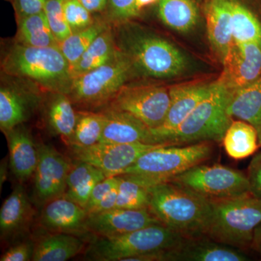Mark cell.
Listing matches in <instances>:
<instances>
[{"label": "cell", "mask_w": 261, "mask_h": 261, "mask_svg": "<svg viewBox=\"0 0 261 261\" xmlns=\"http://www.w3.org/2000/svg\"><path fill=\"white\" fill-rule=\"evenodd\" d=\"M0 68V73L29 81L45 92L68 94L73 80L59 47H29L13 39H1Z\"/></svg>", "instance_id": "obj_2"}, {"label": "cell", "mask_w": 261, "mask_h": 261, "mask_svg": "<svg viewBox=\"0 0 261 261\" xmlns=\"http://www.w3.org/2000/svg\"><path fill=\"white\" fill-rule=\"evenodd\" d=\"M17 32L12 38L14 42L29 47H58L44 10L30 15L17 23Z\"/></svg>", "instance_id": "obj_29"}, {"label": "cell", "mask_w": 261, "mask_h": 261, "mask_svg": "<svg viewBox=\"0 0 261 261\" xmlns=\"http://www.w3.org/2000/svg\"><path fill=\"white\" fill-rule=\"evenodd\" d=\"M110 25L100 15H98L95 22L88 28L73 33L58 44V47L69 63L70 68L76 63L94 39Z\"/></svg>", "instance_id": "obj_33"}, {"label": "cell", "mask_w": 261, "mask_h": 261, "mask_svg": "<svg viewBox=\"0 0 261 261\" xmlns=\"http://www.w3.org/2000/svg\"><path fill=\"white\" fill-rule=\"evenodd\" d=\"M85 239L65 233L48 232L34 242L33 261H65L86 248Z\"/></svg>", "instance_id": "obj_24"}, {"label": "cell", "mask_w": 261, "mask_h": 261, "mask_svg": "<svg viewBox=\"0 0 261 261\" xmlns=\"http://www.w3.org/2000/svg\"><path fill=\"white\" fill-rule=\"evenodd\" d=\"M82 4L94 15H102L106 12L108 0H80Z\"/></svg>", "instance_id": "obj_43"}, {"label": "cell", "mask_w": 261, "mask_h": 261, "mask_svg": "<svg viewBox=\"0 0 261 261\" xmlns=\"http://www.w3.org/2000/svg\"><path fill=\"white\" fill-rule=\"evenodd\" d=\"M250 248L261 255V224L257 226L254 231Z\"/></svg>", "instance_id": "obj_44"}, {"label": "cell", "mask_w": 261, "mask_h": 261, "mask_svg": "<svg viewBox=\"0 0 261 261\" xmlns=\"http://www.w3.org/2000/svg\"><path fill=\"white\" fill-rule=\"evenodd\" d=\"M119 176L118 197L115 208L140 210L149 208L150 195L147 187L126 177Z\"/></svg>", "instance_id": "obj_34"}, {"label": "cell", "mask_w": 261, "mask_h": 261, "mask_svg": "<svg viewBox=\"0 0 261 261\" xmlns=\"http://www.w3.org/2000/svg\"><path fill=\"white\" fill-rule=\"evenodd\" d=\"M8 163L6 161H3L1 164V172H0V185L3 186L4 182L6 181L7 176H8Z\"/></svg>", "instance_id": "obj_46"}, {"label": "cell", "mask_w": 261, "mask_h": 261, "mask_svg": "<svg viewBox=\"0 0 261 261\" xmlns=\"http://www.w3.org/2000/svg\"><path fill=\"white\" fill-rule=\"evenodd\" d=\"M40 111L47 130L53 135L61 137L69 145L76 123L77 111L68 94L47 92Z\"/></svg>", "instance_id": "obj_22"}, {"label": "cell", "mask_w": 261, "mask_h": 261, "mask_svg": "<svg viewBox=\"0 0 261 261\" xmlns=\"http://www.w3.org/2000/svg\"><path fill=\"white\" fill-rule=\"evenodd\" d=\"M170 182L186 187L210 202L228 200L250 193L247 175L219 164L197 165Z\"/></svg>", "instance_id": "obj_9"}, {"label": "cell", "mask_w": 261, "mask_h": 261, "mask_svg": "<svg viewBox=\"0 0 261 261\" xmlns=\"http://www.w3.org/2000/svg\"><path fill=\"white\" fill-rule=\"evenodd\" d=\"M36 211L23 184L15 186L0 210L2 241L13 243L23 238L32 227Z\"/></svg>", "instance_id": "obj_19"}, {"label": "cell", "mask_w": 261, "mask_h": 261, "mask_svg": "<svg viewBox=\"0 0 261 261\" xmlns=\"http://www.w3.org/2000/svg\"><path fill=\"white\" fill-rule=\"evenodd\" d=\"M185 237L163 224L132 232L89 240L85 258L96 261H130L134 257L165 251L177 246Z\"/></svg>", "instance_id": "obj_5"}, {"label": "cell", "mask_w": 261, "mask_h": 261, "mask_svg": "<svg viewBox=\"0 0 261 261\" xmlns=\"http://www.w3.org/2000/svg\"><path fill=\"white\" fill-rule=\"evenodd\" d=\"M247 180L250 193L261 199V151L252 158L247 168Z\"/></svg>", "instance_id": "obj_41"}, {"label": "cell", "mask_w": 261, "mask_h": 261, "mask_svg": "<svg viewBox=\"0 0 261 261\" xmlns=\"http://www.w3.org/2000/svg\"><path fill=\"white\" fill-rule=\"evenodd\" d=\"M224 70L218 80L231 92L248 85L261 75V46L233 42L223 61Z\"/></svg>", "instance_id": "obj_14"}, {"label": "cell", "mask_w": 261, "mask_h": 261, "mask_svg": "<svg viewBox=\"0 0 261 261\" xmlns=\"http://www.w3.org/2000/svg\"><path fill=\"white\" fill-rule=\"evenodd\" d=\"M118 53L111 25L91 44L70 68L72 78L80 76L112 61Z\"/></svg>", "instance_id": "obj_27"}, {"label": "cell", "mask_w": 261, "mask_h": 261, "mask_svg": "<svg viewBox=\"0 0 261 261\" xmlns=\"http://www.w3.org/2000/svg\"><path fill=\"white\" fill-rule=\"evenodd\" d=\"M170 102L169 88L154 82L132 80L106 108L129 113L154 129L164 123Z\"/></svg>", "instance_id": "obj_10"}, {"label": "cell", "mask_w": 261, "mask_h": 261, "mask_svg": "<svg viewBox=\"0 0 261 261\" xmlns=\"http://www.w3.org/2000/svg\"><path fill=\"white\" fill-rule=\"evenodd\" d=\"M222 142L226 154L237 161L247 159L260 147L256 128L242 120L231 122Z\"/></svg>", "instance_id": "obj_28"}, {"label": "cell", "mask_w": 261, "mask_h": 261, "mask_svg": "<svg viewBox=\"0 0 261 261\" xmlns=\"http://www.w3.org/2000/svg\"><path fill=\"white\" fill-rule=\"evenodd\" d=\"M260 147H261V140L260 141Z\"/></svg>", "instance_id": "obj_48"}, {"label": "cell", "mask_w": 261, "mask_h": 261, "mask_svg": "<svg viewBox=\"0 0 261 261\" xmlns=\"http://www.w3.org/2000/svg\"><path fill=\"white\" fill-rule=\"evenodd\" d=\"M119 180V176H113V177H107L99 182L94 187L90 197L86 205L85 209L89 214L93 212L94 208L97 207L98 204L106 197V196L113 190V187L116 186Z\"/></svg>", "instance_id": "obj_38"}, {"label": "cell", "mask_w": 261, "mask_h": 261, "mask_svg": "<svg viewBox=\"0 0 261 261\" xmlns=\"http://www.w3.org/2000/svg\"><path fill=\"white\" fill-rule=\"evenodd\" d=\"M5 1L9 2V3H13V0H5Z\"/></svg>", "instance_id": "obj_47"}, {"label": "cell", "mask_w": 261, "mask_h": 261, "mask_svg": "<svg viewBox=\"0 0 261 261\" xmlns=\"http://www.w3.org/2000/svg\"><path fill=\"white\" fill-rule=\"evenodd\" d=\"M118 182L116 186L113 187V190L98 204L97 207L94 208L93 212L91 213L90 214L112 210V209L116 207L117 197H118Z\"/></svg>", "instance_id": "obj_42"}, {"label": "cell", "mask_w": 261, "mask_h": 261, "mask_svg": "<svg viewBox=\"0 0 261 261\" xmlns=\"http://www.w3.org/2000/svg\"><path fill=\"white\" fill-rule=\"evenodd\" d=\"M137 76L132 63L118 50L112 61L73 78L68 95L79 111H101L123 86Z\"/></svg>", "instance_id": "obj_8"}, {"label": "cell", "mask_w": 261, "mask_h": 261, "mask_svg": "<svg viewBox=\"0 0 261 261\" xmlns=\"http://www.w3.org/2000/svg\"><path fill=\"white\" fill-rule=\"evenodd\" d=\"M47 92L29 81L0 73V129L3 134L40 111Z\"/></svg>", "instance_id": "obj_11"}, {"label": "cell", "mask_w": 261, "mask_h": 261, "mask_svg": "<svg viewBox=\"0 0 261 261\" xmlns=\"http://www.w3.org/2000/svg\"><path fill=\"white\" fill-rule=\"evenodd\" d=\"M100 16L111 25L134 20L137 18L135 0H108L106 12Z\"/></svg>", "instance_id": "obj_37"}, {"label": "cell", "mask_w": 261, "mask_h": 261, "mask_svg": "<svg viewBox=\"0 0 261 261\" xmlns=\"http://www.w3.org/2000/svg\"><path fill=\"white\" fill-rule=\"evenodd\" d=\"M159 1L160 0H135V11L137 18L145 8Z\"/></svg>", "instance_id": "obj_45"}, {"label": "cell", "mask_w": 261, "mask_h": 261, "mask_svg": "<svg viewBox=\"0 0 261 261\" xmlns=\"http://www.w3.org/2000/svg\"><path fill=\"white\" fill-rule=\"evenodd\" d=\"M47 1L48 0H13L12 5L14 10L16 23H19L25 17L43 11Z\"/></svg>", "instance_id": "obj_40"}, {"label": "cell", "mask_w": 261, "mask_h": 261, "mask_svg": "<svg viewBox=\"0 0 261 261\" xmlns=\"http://www.w3.org/2000/svg\"><path fill=\"white\" fill-rule=\"evenodd\" d=\"M213 151L211 142L163 146L142 154L122 176L147 188L170 181L187 170L202 164L210 159Z\"/></svg>", "instance_id": "obj_4"}, {"label": "cell", "mask_w": 261, "mask_h": 261, "mask_svg": "<svg viewBox=\"0 0 261 261\" xmlns=\"http://www.w3.org/2000/svg\"><path fill=\"white\" fill-rule=\"evenodd\" d=\"M158 10L161 21L177 32L191 30L198 20V10L192 0H160Z\"/></svg>", "instance_id": "obj_30"}, {"label": "cell", "mask_w": 261, "mask_h": 261, "mask_svg": "<svg viewBox=\"0 0 261 261\" xmlns=\"http://www.w3.org/2000/svg\"><path fill=\"white\" fill-rule=\"evenodd\" d=\"M205 14L209 39L223 61L233 44L229 0H210Z\"/></svg>", "instance_id": "obj_23"}, {"label": "cell", "mask_w": 261, "mask_h": 261, "mask_svg": "<svg viewBox=\"0 0 261 261\" xmlns=\"http://www.w3.org/2000/svg\"><path fill=\"white\" fill-rule=\"evenodd\" d=\"M63 10L65 20L72 34L88 28L98 17L91 13L80 0H65Z\"/></svg>", "instance_id": "obj_35"}, {"label": "cell", "mask_w": 261, "mask_h": 261, "mask_svg": "<svg viewBox=\"0 0 261 261\" xmlns=\"http://www.w3.org/2000/svg\"><path fill=\"white\" fill-rule=\"evenodd\" d=\"M106 125L100 143L161 144L149 127L129 113L106 108Z\"/></svg>", "instance_id": "obj_20"}, {"label": "cell", "mask_w": 261, "mask_h": 261, "mask_svg": "<svg viewBox=\"0 0 261 261\" xmlns=\"http://www.w3.org/2000/svg\"><path fill=\"white\" fill-rule=\"evenodd\" d=\"M111 27L117 49L132 63L138 76L161 80L177 75L185 69V56L164 38L133 20Z\"/></svg>", "instance_id": "obj_1"}, {"label": "cell", "mask_w": 261, "mask_h": 261, "mask_svg": "<svg viewBox=\"0 0 261 261\" xmlns=\"http://www.w3.org/2000/svg\"><path fill=\"white\" fill-rule=\"evenodd\" d=\"M4 135L8 141L10 169L19 183L24 184L34 177L39 161L38 145L25 123Z\"/></svg>", "instance_id": "obj_21"}, {"label": "cell", "mask_w": 261, "mask_h": 261, "mask_svg": "<svg viewBox=\"0 0 261 261\" xmlns=\"http://www.w3.org/2000/svg\"><path fill=\"white\" fill-rule=\"evenodd\" d=\"M157 224H163L149 208H114L89 214L87 220L89 233L97 237L118 236Z\"/></svg>", "instance_id": "obj_15"}, {"label": "cell", "mask_w": 261, "mask_h": 261, "mask_svg": "<svg viewBox=\"0 0 261 261\" xmlns=\"http://www.w3.org/2000/svg\"><path fill=\"white\" fill-rule=\"evenodd\" d=\"M147 189L150 195L149 211L163 225L185 238L205 234L212 214L210 201L173 182Z\"/></svg>", "instance_id": "obj_3"}, {"label": "cell", "mask_w": 261, "mask_h": 261, "mask_svg": "<svg viewBox=\"0 0 261 261\" xmlns=\"http://www.w3.org/2000/svg\"><path fill=\"white\" fill-rule=\"evenodd\" d=\"M167 145L98 143L87 147L69 146V149L72 159L88 163L102 171L106 177H113L123 174L142 154Z\"/></svg>", "instance_id": "obj_12"}, {"label": "cell", "mask_w": 261, "mask_h": 261, "mask_svg": "<svg viewBox=\"0 0 261 261\" xmlns=\"http://www.w3.org/2000/svg\"><path fill=\"white\" fill-rule=\"evenodd\" d=\"M216 82L181 84L170 87L171 102L167 116L162 126L151 129L159 143H165V139L176 130L194 109L214 88Z\"/></svg>", "instance_id": "obj_16"}, {"label": "cell", "mask_w": 261, "mask_h": 261, "mask_svg": "<svg viewBox=\"0 0 261 261\" xmlns=\"http://www.w3.org/2000/svg\"><path fill=\"white\" fill-rule=\"evenodd\" d=\"M76 123L69 146L87 147L100 143L106 125V115L102 111L76 110Z\"/></svg>", "instance_id": "obj_31"}, {"label": "cell", "mask_w": 261, "mask_h": 261, "mask_svg": "<svg viewBox=\"0 0 261 261\" xmlns=\"http://www.w3.org/2000/svg\"><path fill=\"white\" fill-rule=\"evenodd\" d=\"M211 202L212 214L204 235L243 251L250 248L254 231L261 224V199L249 193Z\"/></svg>", "instance_id": "obj_6"}, {"label": "cell", "mask_w": 261, "mask_h": 261, "mask_svg": "<svg viewBox=\"0 0 261 261\" xmlns=\"http://www.w3.org/2000/svg\"><path fill=\"white\" fill-rule=\"evenodd\" d=\"M106 178L104 172L95 166L74 161L67 180L64 196L85 208L94 187Z\"/></svg>", "instance_id": "obj_26"}, {"label": "cell", "mask_w": 261, "mask_h": 261, "mask_svg": "<svg viewBox=\"0 0 261 261\" xmlns=\"http://www.w3.org/2000/svg\"><path fill=\"white\" fill-rule=\"evenodd\" d=\"M232 92L216 82L214 88L194 109L176 130L165 139V143L187 145L202 142H221L232 118L227 108Z\"/></svg>", "instance_id": "obj_7"}, {"label": "cell", "mask_w": 261, "mask_h": 261, "mask_svg": "<svg viewBox=\"0 0 261 261\" xmlns=\"http://www.w3.org/2000/svg\"><path fill=\"white\" fill-rule=\"evenodd\" d=\"M64 2L65 0H48L44 8V13L58 44L72 34L65 18Z\"/></svg>", "instance_id": "obj_36"}, {"label": "cell", "mask_w": 261, "mask_h": 261, "mask_svg": "<svg viewBox=\"0 0 261 261\" xmlns=\"http://www.w3.org/2000/svg\"><path fill=\"white\" fill-rule=\"evenodd\" d=\"M38 147L39 161L34 175V197L36 203L43 207L65 195L73 162L53 146L39 144Z\"/></svg>", "instance_id": "obj_13"}, {"label": "cell", "mask_w": 261, "mask_h": 261, "mask_svg": "<svg viewBox=\"0 0 261 261\" xmlns=\"http://www.w3.org/2000/svg\"><path fill=\"white\" fill-rule=\"evenodd\" d=\"M88 216L84 207L63 196L43 206L39 224L48 232L70 233L84 239L91 234L87 227Z\"/></svg>", "instance_id": "obj_18"}, {"label": "cell", "mask_w": 261, "mask_h": 261, "mask_svg": "<svg viewBox=\"0 0 261 261\" xmlns=\"http://www.w3.org/2000/svg\"><path fill=\"white\" fill-rule=\"evenodd\" d=\"M227 111L231 118L250 123L261 140V75L253 82L232 92Z\"/></svg>", "instance_id": "obj_25"}, {"label": "cell", "mask_w": 261, "mask_h": 261, "mask_svg": "<svg viewBox=\"0 0 261 261\" xmlns=\"http://www.w3.org/2000/svg\"><path fill=\"white\" fill-rule=\"evenodd\" d=\"M34 242L24 241L9 247L0 257L1 261L32 260Z\"/></svg>", "instance_id": "obj_39"}, {"label": "cell", "mask_w": 261, "mask_h": 261, "mask_svg": "<svg viewBox=\"0 0 261 261\" xmlns=\"http://www.w3.org/2000/svg\"><path fill=\"white\" fill-rule=\"evenodd\" d=\"M243 250L218 243L205 235L185 238L177 246L160 254V261H247Z\"/></svg>", "instance_id": "obj_17"}, {"label": "cell", "mask_w": 261, "mask_h": 261, "mask_svg": "<svg viewBox=\"0 0 261 261\" xmlns=\"http://www.w3.org/2000/svg\"><path fill=\"white\" fill-rule=\"evenodd\" d=\"M233 42L255 43L261 46V23L247 8L229 0Z\"/></svg>", "instance_id": "obj_32"}]
</instances>
